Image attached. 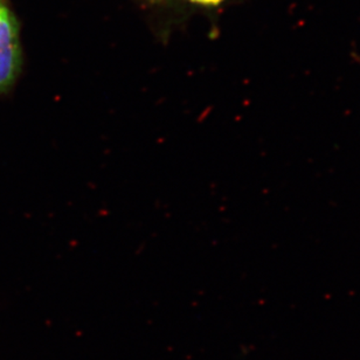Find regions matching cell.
<instances>
[{"label": "cell", "instance_id": "2", "mask_svg": "<svg viewBox=\"0 0 360 360\" xmlns=\"http://www.w3.org/2000/svg\"><path fill=\"white\" fill-rule=\"evenodd\" d=\"M192 3L200 4V5H206V6H213L221 3L222 0H190Z\"/></svg>", "mask_w": 360, "mask_h": 360}, {"label": "cell", "instance_id": "1", "mask_svg": "<svg viewBox=\"0 0 360 360\" xmlns=\"http://www.w3.org/2000/svg\"><path fill=\"white\" fill-rule=\"evenodd\" d=\"M21 70L18 24L5 0H0V94L13 87Z\"/></svg>", "mask_w": 360, "mask_h": 360}]
</instances>
